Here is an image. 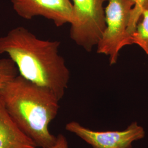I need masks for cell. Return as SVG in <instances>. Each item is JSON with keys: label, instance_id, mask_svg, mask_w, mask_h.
<instances>
[{"label": "cell", "instance_id": "7c38bea8", "mask_svg": "<svg viewBox=\"0 0 148 148\" xmlns=\"http://www.w3.org/2000/svg\"><path fill=\"white\" fill-rule=\"evenodd\" d=\"M148 10V0H147V2L145 3V7H144V10Z\"/></svg>", "mask_w": 148, "mask_h": 148}, {"label": "cell", "instance_id": "9c48e42d", "mask_svg": "<svg viewBox=\"0 0 148 148\" xmlns=\"http://www.w3.org/2000/svg\"><path fill=\"white\" fill-rule=\"evenodd\" d=\"M18 75V70L11 58L0 59V89Z\"/></svg>", "mask_w": 148, "mask_h": 148}, {"label": "cell", "instance_id": "30bf717a", "mask_svg": "<svg viewBox=\"0 0 148 148\" xmlns=\"http://www.w3.org/2000/svg\"><path fill=\"white\" fill-rule=\"evenodd\" d=\"M146 2L147 0H136V3L133 8L127 30L130 40L131 35L135 30L136 27L143 13Z\"/></svg>", "mask_w": 148, "mask_h": 148}, {"label": "cell", "instance_id": "52a82bcc", "mask_svg": "<svg viewBox=\"0 0 148 148\" xmlns=\"http://www.w3.org/2000/svg\"><path fill=\"white\" fill-rule=\"evenodd\" d=\"M36 147L12 119L0 96V148Z\"/></svg>", "mask_w": 148, "mask_h": 148}, {"label": "cell", "instance_id": "7a4b0ae2", "mask_svg": "<svg viewBox=\"0 0 148 148\" xmlns=\"http://www.w3.org/2000/svg\"><path fill=\"white\" fill-rule=\"evenodd\" d=\"M0 96L12 119L36 147L49 148L56 143L48 126L58 114L59 101L52 92L18 75L0 89Z\"/></svg>", "mask_w": 148, "mask_h": 148}, {"label": "cell", "instance_id": "6da1fadb", "mask_svg": "<svg viewBox=\"0 0 148 148\" xmlns=\"http://www.w3.org/2000/svg\"><path fill=\"white\" fill-rule=\"evenodd\" d=\"M60 44L40 39L24 27H16L0 37V54H8L19 75L50 90L60 101L70 79L69 69L59 53Z\"/></svg>", "mask_w": 148, "mask_h": 148}, {"label": "cell", "instance_id": "3957f363", "mask_svg": "<svg viewBox=\"0 0 148 148\" xmlns=\"http://www.w3.org/2000/svg\"><path fill=\"white\" fill-rule=\"evenodd\" d=\"M136 0H108L105 8L106 27L97 45V53L109 57L110 65L116 63L122 48L131 45L128 27Z\"/></svg>", "mask_w": 148, "mask_h": 148}, {"label": "cell", "instance_id": "5b68a950", "mask_svg": "<svg viewBox=\"0 0 148 148\" xmlns=\"http://www.w3.org/2000/svg\"><path fill=\"white\" fill-rule=\"evenodd\" d=\"M66 130L81 138L93 148H132L133 142L143 139L145 132L137 122L121 131H95L81 126L77 122L66 124Z\"/></svg>", "mask_w": 148, "mask_h": 148}, {"label": "cell", "instance_id": "277c9868", "mask_svg": "<svg viewBox=\"0 0 148 148\" xmlns=\"http://www.w3.org/2000/svg\"><path fill=\"white\" fill-rule=\"evenodd\" d=\"M74 21L71 38L87 52L98 45L106 29L104 3L108 0H72Z\"/></svg>", "mask_w": 148, "mask_h": 148}, {"label": "cell", "instance_id": "8fae6325", "mask_svg": "<svg viewBox=\"0 0 148 148\" xmlns=\"http://www.w3.org/2000/svg\"><path fill=\"white\" fill-rule=\"evenodd\" d=\"M27 148H37L35 147H29ZM49 148H68V143L66 138L63 134H60L57 137L56 143Z\"/></svg>", "mask_w": 148, "mask_h": 148}, {"label": "cell", "instance_id": "ba28073f", "mask_svg": "<svg viewBox=\"0 0 148 148\" xmlns=\"http://www.w3.org/2000/svg\"><path fill=\"white\" fill-rule=\"evenodd\" d=\"M131 45L136 44L142 48L148 56V10H144L130 37Z\"/></svg>", "mask_w": 148, "mask_h": 148}, {"label": "cell", "instance_id": "8992f818", "mask_svg": "<svg viewBox=\"0 0 148 148\" xmlns=\"http://www.w3.org/2000/svg\"><path fill=\"white\" fill-rule=\"evenodd\" d=\"M16 13L31 20L41 16L53 21L57 27L71 24L74 21V8L70 0H11Z\"/></svg>", "mask_w": 148, "mask_h": 148}]
</instances>
